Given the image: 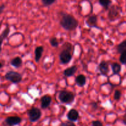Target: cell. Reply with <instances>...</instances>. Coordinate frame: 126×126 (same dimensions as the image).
<instances>
[{
  "instance_id": "cell-9",
  "label": "cell",
  "mask_w": 126,
  "mask_h": 126,
  "mask_svg": "<svg viewBox=\"0 0 126 126\" xmlns=\"http://www.w3.org/2000/svg\"><path fill=\"white\" fill-rule=\"evenodd\" d=\"M52 102V97L50 95H44L41 98V107L42 109L46 110L50 107Z\"/></svg>"
},
{
  "instance_id": "cell-25",
  "label": "cell",
  "mask_w": 126,
  "mask_h": 126,
  "mask_svg": "<svg viewBox=\"0 0 126 126\" xmlns=\"http://www.w3.org/2000/svg\"><path fill=\"white\" fill-rule=\"evenodd\" d=\"M60 126H76V124L74 123V122L70 121H68L63 122L60 124Z\"/></svg>"
},
{
  "instance_id": "cell-6",
  "label": "cell",
  "mask_w": 126,
  "mask_h": 126,
  "mask_svg": "<svg viewBox=\"0 0 126 126\" xmlns=\"http://www.w3.org/2000/svg\"><path fill=\"white\" fill-rule=\"evenodd\" d=\"M73 54H74V53L70 51L69 50L62 49V50L59 55L60 63L62 64V65L68 64L72 60Z\"/></svg>"
},
{
  "instance_id": "cell-19",
  "label": "cell",
  "mask_w": 126,
  "mask_h": 126,
  "mask_svg": "<svg viewBox=\"0 0 126 126\" xmlns=\"http://www.w3.org/2000/svg\"><path fill=\"white\" fill-rule=\"evenodd\" d=\"M116 50L117 52L119 54H121L124 51L126 50V39L123 41L121 43L118 44L116 46Z\"/></svg>"
},
{
  "instance_id": "cell-2",
  "label": "cell",
  "mask_w": 126,
  "mask_h": 126,
  "mask_svg": "<svg viewBox=\"0 0 126 126\" xmlns=\"http://www.w3.org/2000/svg\"><path fill=\"white\" fill-rule=\"evenodd\" d=\"M58 98L61 103L66 105H71L75 101V95L71 91L64 90L59 92Z\"/></svg>"
},
{
  "instance_id": "cell-30",
  "label": "cell",
  "mask_w": 126,
  "mask_h": 126,
  "mask_svg": "<svg viewBox=\"0 0 126 126\" xmlns=\"http://www.w3.org/2000/svg\"><path fill=\"white\" fill-rule=\"evenodd\" d=\"M3 66H4V64L2 63V62H0V69H1V68L3 67Z\"/></svg>"
},
{
  "instance_id": "cell-1",
  "label": "cell",
  "mask_w": 126,
  "mask_h": 126,
  "mask_svg": "<svg viewBox=\"0 0 126 126\" xmlns=\"http://www.w3.org/2000/svg\"><path fill=\"white\" fill-rule=\"evenodd\" d=\"M59 23L63 29L66 31H73L79 25V22L73 16L65 12H59Z\"/></svg>"
},
{
  "instance_id": "cell-27",
  "label": "cell",
  "mask_w": 126,
  "mask_h": 126,
  "mask_svg": "<svg viewBox=\"0 0 126 126\" xmlns=\"http://www.w3.org/2000/svg\"><path fill=\"white\" fill-rule=\"evenodd\" d=\"M5 7H6V6H5V4H1V6H0V14H1L3 12Z\"/></svg>"
},
{
  "instance_id": "cell-12",
  "label": "cell",
  "mask_w": 126,
  "mask_h": 126,
  "mask_svg": "<svg viewBox=\"0 0 126 126\" xmlns=\"http://www.w3.org/2000/svg\"><path fill=\"white\" fill-rule=\"evenodd\" d=\"M77 70L78 66L76 65H73V66L65 69L63 72V74L65 77H71V76H73L75 75Z\"/></svg>"
},
{
  "instance_id": "cell-22",
  "label": "cell",
  "mask_w": 126,
  "mask_h": 126,
  "mask_svg": "<svg viewBox=\"0 0 126 126\" xmlns=\"http://www.w3.org/2000/svg\"><path fill=\"white\" fill-rule=\"evenodd\" d=\"M119 57V62L122 65H126V50L120 54Z\"/></svg>"
},
{
  "instance_id": "cell-18",
  "label": "cell",
  "mask_w": 126,
  "mask_h": 126,
  "mask_svg": "<svg viewBox=\"0 0 126 126\" xmlns=\"http://www.w3.org/2000/svg\"><path fill=\"white\" fill-rule=\"evenodd\" d=\"M98 3L105 10H108L112 4L111 0H98Z\"/></svg>"
},
{
  "instance_id": "cell-20",
  "label": "cell",
  "mask_w": 126,
  "mask_h": 126,
  "mask_svg": "<svg viewBox=\"0 0 126 126\" xmlns=\"http://www.w3.org/2000/svg\"><path fill=\"white\" fill-rule=\"evenodd\" d=\"M62 49H67V50H69L70 51L72 52L73 53H74V51H75V47H74V46L71 43H69V42H66L65 43H64V44L62 46Z\"/></svg>"
},
{
  "instance_id": "cell-17",
  "label": "cell",
  "mask_w": 126,
  "mask_h": 126,
  "mask_svg": "<svg viewBox=\"0 0 126 126\" xmlns=\"http://www.w3.org/2000/svg\"><path fill=\"white\" fill-rule=\"evenodd\" d=\"M111 66L112 71H113V75H119L120 72L121 71V65L117 62L112 63L111 64Z\"/></svg>"
},
{
  "instance_id": "cell-24",
  "label": "cell",
  "mask_w": 126,
  "mask_h": 126,
  "mask_svg": "<svg viewBox=\"0 0 126 126\" xmlns=\"http://www.w3.org/2000/svg\"><path fill=\"white\" fill-rule=\"evenodd\" d=\"M57 0H41L42 3L44 6H50L52 5Z\"/></svg>"
},
{
  "instance_id": "cell-15",
  "label": "cell",
  "mask_w": 126,
  "mask_h": 126,
  "mask_svg": "<svg viewBox=\"0 0 126 126\" xmlns=\"http://www.w3.org/2000/svg\"><path fill=\"white\" fill-rule=\"evenodd\" d=\"M76 85L80 87H83L86 84V77L84 75H79L75 78Z\"/></svg>"
},
{
  "instance_id": "cell-5",
  "label": "cell",
  "mask_w": 126,
  "mask_h": 126,
  "mask_svg": "<svg viewBox=\"0 0 126 126\" xmlns=\"http://www.w3.org/2000/svg\"><path fill=\"white\" fill-rule=\"evenodd\" d=\"M28 119L31 123H35L38 121L42 116V112L39 108L36 107H32L27 111Z\"/></svg>"
},
{
  "instance_id": "cell-14",
  "label": "cell",
  "mask_w": 126,
  "mask_h": 126,
  "mask_svg": "<svg viewBox=\"0 0 126 126\" xmlns=\"http://www.w3.org/2000/svg\"><path fill=\"white\" fill-rule=\"evenodd\" d=\"M10 33V28L7 26L4 30L2 31V33L0 34V54H1V50H2V44L4 41L7 38L9 34Z\"/></svg>"
},
{
  "instance_id": "cell-10",
  "label": "cell",
  "mask_w": 126,
  "mask_h": 126,
  "mask_svg": "<svg viewBox=\"0 0 126 126\" xmlns=\"http://www.w3.org/2000/svg\"><path fill=\"white\" fill-rule=\"evenodd\" d=\"M97 20H98L97 16L96 15H92L87 17V18L86 19V25L90 28H100L97 25Z\"/></svg>"
},
{
  "instance_id": "cell-3",
  "label": "cell",
  "mask_w": 126,
  "mask_h": 126,
  "mask_svg": "<svg viewBox=\"0 0 126 126\" xmlns=\"http://www.w3.org/2000/svg\"><path fill=\"white\" fill-rule=\"evenodd\" d=\"M122 9L119 6L116 4L111 5L108 9V18L111 22H114L120 17Z\"/></svg>"
},
{
  "instance_id": "cell-7",
  "label": "cell",
  "mask_w": 126,
  "mask_h": 126,
  "mask_svg": "<svg viewBox=\"0 0 126 126\" xmlns=\"http://www.w3.org/2000/svg\"><path fill=\"white\" fill-rule=\"evenodd\" d=\"M98 70L101 75L107 76L110 71L109 63L105 60H102L98 65Z\"/></svg>"
},
{
  "instance_id": "cell-8",
  "label": "cell",
  "mask_w": 126,
  "mask_h": 126,
  "mask_svg": "<svg viewBox=\"0 0 126 126\" xmlns=\"http://www.w3.org/2000/svg\"><path fill=\"white\" fill-rule=\"evenodd\" d=\"M22 121V119L20 117L14 116H9L6 118L4 122L8 126H15L20 124Z\"/></svg>"
},
{
  "instance_id": "cell-23",
  "label": "cell",
  "mask_w": 126,
  "mask_h": 126,
  "mask_svg": "<svg viewBox=\"0 0 126 126\" xmlns=\"http://www.w3.org/2000/svg\"><path fill=\"white\" fill-rule=\"evenodd\" d=\"M122 96V93L119 90H116L114 93V99L118 101L121 99Z\"/></svg>"
},
{
  "instance_id": "cell-26",
  "label": "cell",
  "mask_w": 126,
  "mask_h": 126,
  "mask_svg": "<svg viewBox=\"0 0 126 126\" xmlns=\"http://www.w3.org/2000/svg\"><path fill=\"white\" fill-rule=\"evenodd\" d=\"M92 126H103V124L100 121L96 120L92 122Z\"/></svg>"
},
{
  "instance_id": "cell-4",
  "label": "cell",
  "mask_w": 126,
  "mask_h": 126,
  "mask_svg": "<svg viewBox=\"0 0 126 126\" xmlns=\"http://www.w3.org/2000/svg\"><path fill=\"white\" fill-rule=\"evenodd\" d=\"M4 78L6 80L15 84L20 83L22 81V75L18 72L12 70L7 71L5 74Z\"/></svg>"
},
{
  "instance_id": "cell-21",
  "label": "cell",
  "mask_w": 126,
  "mask_h": 126,
  "mask_svg": "<svg viewBox=\"0 0 126 126\" xmlns=\"http://www.w3.org/2000/svg\"><path fill=\"white\" fill-rule=\"evenodd\" d=\"M49 43L53 47H57L59 45V42L56 37H52L50 38L49 40Z\"/></svg>"
},
{
  "instance_id": "cell-28",
  "label": "cell",
  "mask_w": 126,
  "mask_h": 126,
  "mask_svg": "<svg viewBox=\"0 0 126 126\" xmlns=\"http://www.w3.org/2000/svg\"><path fill=\"white\" fill-rule=\"evenodd\" d=\"M122 121H123V124H125V125L126 126V113L124 114V116H123V120H122Z\"/></svg>"
},
{
  "instance_id": "cell-29",
  "label": "cell",
  "mask_w": 126,
  "mask_h": 126,
  "mask_svg": "<svg viewBox=\"0 0 126 126\" xmlns=\"http://www.w3.org/2000/svg\"><path fill=\"white\" fill-rule=\"evenodd\" d=\"M91 104L92 105V108H94V110H95L97 109V104L96 103H94V102H93V103H92Z\"/></svg>"
},
{
  "instance_id": "cell-13",
  "label": "cell",
  "mask_w": 126,
  "mask_h": 126,
  "mask_svg": "<svg viewBox=\"0 0 126 126\" xmlns=\"http://www.w3.org/2000/svg\"><path fill=\"white\" fill-rule=\"evenodd\" d=\"M44 50V47L42 46H37L35 48V49H34V60H35L36 62L38 63L40 61Z\"/></svg>"
},
{
  "instance_id": "cell-16",
  "label": "cell",
  "mask_w": 126,
  "mask_h": 126,
  "mask_svg": "<svg viewBox=\"0 0 126 126\" xmlns=\"http://www.w3.org/2000/svg\"><path fill=\"white\" fill-rule=\"evenodd\" d=\"M11 65L12 66H14L16 68H18L20 67L22 65L23 63V60H22V58L20 57H16L14 59H12L11 60V62H10Z\"/></svg>"
},
{
  "instance_id": "cell-11",
  "label": "cell",
  "mask_w": 126,
  "mask_h": 126,
  "mask_svg": "<svg viewBox=\"0 0 126 126\" xmlns=\"http://www.w3.org/2000/svg\"><path fill=\"white\" fill-rule=\"evenodd\" d=\"M66 117H67V119L70 121L76 122L78 120L79 118V113L78 111L76 110V109L72 108L68 112Z\"/></svg>"
}]
</instances>
